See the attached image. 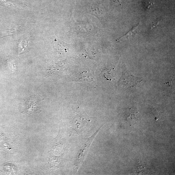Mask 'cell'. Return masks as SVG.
Returning a JSON list of instances; mask_svg holds the SVG:
<instances>
[{"instance_id": "obj_2", "label": "cell", "mask_w": 175, "mask_h": 175, "mask_svg": "<svg viewBox=\"0 0 175 175\" xmlns=\"http://www.w3.org/2000/svg\"><path fill=\"white\" fill-rule=\"evenodd\" d=\"M100 129L96 132V133L93 136L88 139H86V140L84 141V143L82 144V145L83 146H82L81 148L80 149V154L77 159V163L78 165H80V163L83 160L87 152V150H88V149L90 145H91L92 141L94 138V137L96 136L97 134L98 133Z\"/></svg>"}, {"instance_id": "obj_5", "label": "cell", "mask_w": 175, "mask_h": 175, "mask_svg": "<svg viewBox=\"0 0 175 175\" xmlns=\"http://www.w3.org/2000/svg\"><path fill=\"white\" fill-rule=\"evenodd\" d=\"M29 45V41L27 39H25L21 41L19 45V53H22L27 50Z\"/></svg>"}, {"instance_id": "obj_4", "label": "cell", "mask_w": 175, "mask_h": 175, "mask_svg": "<svg viewBox=\"0 0 175 175\" xmlns=\"http://www.w3.org/2000/svg\"><path fill=\"white\" fill-rule=\"evenodd\" d=\"M137 164L136 169L137 172L138 173L141 172L143 173H146H146H147L148 169L147 165H146L145 163H144L141 160Z\"/></svg>"}, {"instance_id": "obj_1", "label": "cell", "mask_w": 175, "mask_h": 175, "mask_svg": "<svg viewBox=\"0 0 175 175\" xmlns=\"http://www.w3.org/2000/svg\"><path fill=\"white\" fill-rule=\"evenodd\" d=\"M143 81L142 78L134 76L128 72L126 68L123 70L122 76L119 82V85L126 88L134 87Z\"/></svg>"}, {"instance_id": "obj_3", "label": "cell", "mask_w": 175, "mask_h": 175, "mask_svg": "<svg viewBox=\"0 0 175 175\" xmlns=\"http://www.w3.org/2000/svg\"><path fill=\"white\" fill-rule=\"evenodd\" d=\"M139 24L133 27L132 29L127 33L126 34L123 35L119 39V41H122L126 39L129 38L130 37H132L135 35L138 32V29Z\"/></svg>"}, {"instance_id": "obj_6", "label": "cell", "mask_w": 175, "mask_h": 175, "mask_svg": "<svg viewBox=\"0 0 175 175\" xmlns=\"http://www.w3.org/2000/svg\"><path fill=\"white\" fill-rule=\"evenodd\" d=\"M159 24V22L158 21H156V22H154L153 23L152 27H151V28H154L156 27Z\"/></svg>"}]
</instances>
